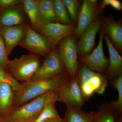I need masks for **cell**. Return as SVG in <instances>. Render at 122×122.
I'll list each match as a JSON object with an SVG mask.
<instances>
[{"label":"cell","mask_w":122,"mask_h":122,"mask_svg":"<svg viewBox=\"0 0 122 122\" xmlns=\"http://www.w3.org/2000/svg\"><path fill=\"white\" fill-rule=\"evenodd\" d=\"M54 100L56 101L55 92L45 94L23 105L13 107L2 122H34L45 106Z\"/></svg>","instance_id":"2"},{"label":"cell","mask_w":122,"mask_h":122,"mask_svg":"<svg viewBox=\"0 0 122 122\" xmlns=\"http://www.w3.org/2000/svg\"><path fill=\"white\" fill-rule=\"evenodd\" d=\"M111 5L113 8L117 10L118 11H121L122 9V3L118 0H112Z\"/></svg>","instance_id":"29"},{"label":"cell","mask_w":122,"mask_h":122,"mask_svg":"<svg viewBox=\"0 0 122 122\" xmlns=\"http://www.w3.org/2000/svg\"><path fill=\"white\" fill-rule=\"evenodd\" d=\"M117 113L111 103H104L96 111L93 122H115Z\"/></svg>","instance_id":"21"},{"label":"cell","mask_w":122,"mask_h":122,"mask_svg":"<svg viewBox=\"0 0 122 122\" xmlns=\"http://www.w3.org/2000/svg\"><path fill=\"white\" fill-rule=\"evenodd\" d=\"M56 102V100H54L45 106L34 122H40L49 119L61 118L56 109L55 106Z\"/></svg>","instance_id":"23"},{"label":"cell","mask_w":122,"mask_h":122,"mask_svg":"<svg viewBox=\"0 0 122 122\" xmlns=\"http://www.w3.org/2000/svg\"><path fill=\"white\" fill-rule=\"evenodd\" d=\"M8 56L4 41L0 31V66L7 72Z\"/></svg>","instance_id":"27"},{"label":"cell","mask_w":122,"mask_h":122,"mask_svg":"<svg viewBox=\"0 0 122 122\" xmlns=\"http://www.w3.org/2000/svg\"><path fill=\"white\" fill-rule=\"evenodd\" d=\"M25 13L29 18L31 27L36 31L41 26L38 8V0H21Z\"/></svg>","instance_id":"20"},{"label":"cell","mask_w":122,"mask_h":122,"mask_svg":"<svg viewBox=\"0 0 122 122\" xmlns=\"http://www.w3.org/2000/svg\"><path fill=\"white\" fill-rule=\"evenodd\" d=\"M111 83L117 90L118 98L117 100L111 104L117 113H121L122 110V75L114 79Z\"/></svg>","instance_id":"24"},{"label":"cell","mask_w":122,"mask_h":122,"mask_svg":"<svg viewBox=\"0 0 122 122\" xmlns=\"http://www.w3.org/2000/svg\"><path fill=\"white\" fill-rule=\"evenodd\" d=\"M112 0H104L102 2L101 5L102 9H104L105 7L109 5H110Z\"/></svg>","instance_id":"30"},{"label":"cell","mask_w":122,"mask_h":122,"mask_svg":"<svg viewBox=\"0 0 122 122\" xmlns=\"http://www.w3.org/2000/svg\"><path fill=\"white\" fill-rule=\"evenodd\" d=\"M21 0H0V8H3L18 4Z\"/></svg>","instance_id":"28"},{"label":"cell","mask_w":122,"mask_h":122,"mask_svg":"<svg viewBox=\"0 0 122 122\" xmlns=\"http://www.w3.org/2000/svg\"><path fill=\"white\" fill-rule=\"evenodd\" d=\"M97 0L83 1L79 16L78 23L75 29V36L79 37L88 26L95 20L98 13Z\"/></svg>","instance_id":"12"},{"label":"cell","mask_w":122,"mask_h":122,"mask_svg":"<svg viewBox=\"0 0 122 122\" xmlns=\"http://www.w3.org/2000/svg\"><path fill=\"white\" fill-rule=\"evenodd\" d=\"M45 122V121H42V122Z\"/></svg>","instance_id":"34"},{"label":"cell","mask_w":122,"mask_h":122,"mask_svg":"<svg viewBox=\"0 0 122 122\" xmlns=\"http://www.w3.org/2000/svg\"><path fill=\"white\" fill-rule=\"evenodd\" d=\"M67 72L57 51L54 50L45 56L31 81L52 78Z\"/></svg>","instance_id":"7"},{"label":"cell","mask_w":122,"mask_h":122,"mask_svg":"<svg viewBox=\"0 0 122 122\" xmlns=\"http://www.w3.org/2000/svg\"><path fill=\"white\" fill-rule=\"evenodd\" d=\"M103 38L107 46L110 56L109 66L107 70V74L109 78L115 79L122 74V58L105 33Z\"/></svg>","instance_id":"15"},{"label":"cell","mask_w":122,"mask_h":122,"mask_svg":"<svg viewBox=\"0 0 122 122\" xmlns=\"http://www.w3.org/2000/svg\"><path fill=\"white\" fill-rule=\"evenodd\" d=\"M14 99V92L11 86L0 83V115L2 121L13 107Z\"/></svg>","instance_id":"16"},{"label":"cell","mask_w":122,"mask_h":122,"mask_svg":"<svg viewBox=\"0 0 122 122\" xmlns=\"http://www.w3.org/2000/svg\"><path fill=\"white\" fill-rule=\"evenodd\" d=\"M69 15L73 21L76 20L78 11L79 2L76 0H62Z\"/></svg>","instance_id":"26"},{"label":"cell","mask_w":122,"mask_h":122,"mask_svg":"<svg viewBox=\"0 0 122 122\" xmlns=\"http://www.w3.org/2000/svg\"><path fill=\"white\" fill-rule=\"evenodd\" d=\"M102 25L101 21L95 19L90 24L80 37L78 46V54L80 57L90 54L93 49L95 37L98 32Z\"/></svg>","instance_id":"13"},{"label":"cell","mask_w":122,"mask_h":122,"mask_svg":"<svg viewBox=\"0 0 122 122\" xmlns=\"http://www.w3.org/2000/svg\"><path fill=\"white\" fill-rule=\"evenodd\" d=\"M27 18L21 3L0 8V28L26 24Z\"/></svg>","instance_id":"11"},{"label":"cell","mask_w":122,"mask_h":122,"mask_svg":"<svg viewBox=\"0 0 122 122\" xmlns=\"http://www.w3.org/2000/svg\"><path fill=\"white\" fill-rule=\"evenodd\" d=\"M38 8L41 25L44 23H58L53 0H38Z\"/></svg>","instance_id":"19"},{"label":"cell","mask_w":122,"mask_h":122,"mask_svg":"<svg viewBox=\"0 0 122 122\" xmlns=\"http://www.w3.org/2000/svg\"><path fill=\"white\" fill-rule=\"evenodd\" d=\"M41 57L32 54L24 55L9 60L7 72L21 83L31 81L41 63Z\"/></svg>","instance_id":"3"},{"label":"cell","mask_w":122,"mask_h":122,"mask_svg":"<svg viewBox=\"0 0 122 122\" xmlns=\"http://www.w3.org/2000/svg\"><path fill=\"white\" fill-rule=\"evenodd\" d=\"M105 33L117 49L122 48V25L120 21L107 19L103 22Z\"/></svg>","instance_id":"17"},{"label":"cell","mask_w":122,"mask_h":122,"mask_svg":"<svg viewBox=\"0 0 122 122\" xmlns=\"http://www.w3.org/2000/svg\"><path fill=\"white\" fill-rule=\"evenodd\" d=\"M76 76L85 100H88L94 93H103L107 86L104 75L92 70L84 65L78 71Z\"/></svg>","instance_id":"4"},{"label":"cell","mask_w":122,"mask_h":122,"mask_svg":"<svg viewBox=\"0 0 122 122\" xmlns=\"http://www.w3.org/2000/svg\"><path fill=\"white\" fill-rule=\"evenodd\" d=\"M59 44L57 51L59 57L71 78H73L78 71L77 48L75 38L71 35L68 36Z\"/></svg>","instance_id":"6"},{"label":"cell","mask_w":122,"mask_h":122,"mask_svg":"<svg viewBox=\"0 0 122 122\" xmlns=\"http://www.w3.org/2000/svg\"><path fill=\"white\" fill-rule=\"evenodd\" d=\"M45 122H63L62 119H49L45 120Z\"/></svg>","instance_id":"31"},{"label":"cell","mask_w":122,"mask_h":122,"mask_svg":"<svg viewBox=\"0 0 122 122\" xmlns=\"http://www.w3.org/2000/svg\"><path fill=\"white\" fill-rule=\"evenodd\" d=\"M71 79L67 72L52 78L30 81L21 83L17 91L14 92L13 107L19 106L49 92H56Z\"/></svg>","instance_id":"1"},{"label":"cell","mask_w":122,"mask_h":122,"mask_svg":"<svg viewBox=\"0 0 122 122\" xmlns=\"http://www.w3.org/2000/svg\"><path fill=\"white\" fill-rule=\"evenodd\" d=\"M75 29L72 24L46 23L42 24L37 32L46 38L55 47L62 39L72 35Z\"/></svg>","instance_id":"9"},{"label":"cell","mask_w":122,"mask_h":122,"mask_svg":"<svg viewBox=\"0 0 122 122\" xmlns=\"http://www.w3.org/2000/svg\"><path fill=\"white\" fill-rule=\"evenodd\" d=\"M104 31L102 29L97 48L93 52L79 59L83 65L97 73H102L107 71L109 66V60L105 57L103 46V38Z\"/></svg>","instance_id":"10"},{"label":"cell","mask_w":122,"mask_h":122,"mask_svg":"<svg viewBox=\"0 0 122 122\" xmlns=\"http://www.w3.org/2000/svg\"><path fill=\"white\" fill-rule=\"evenodd\" d=\"M55 94L57 102L62 103L66 107L81 109L85 102L76 76L63 85Z\"/></svg>","instance_id":"8"},{"label":"cell","mask_w":122,"mask_h":122,"mask_svg":"<svg viewBox=\"0 0 122 122\" xmlns=\"http://www.w3.org/2000/svg\"><path fill=\"white\" fill-rule=\"evenodd\" d=\"M2 122V119L0 115V122Z\"/></svg>","instance_id":"33"},{"label":"cell","mask_w":122,"mask_h":122,"mask_svg":"<svg viewBox=\"0 0 122 122\" xmlns=\"http://www.w3.org/2000/svg\"><path fill=\"white\" fill-rule=\"evenodd\" d=\"M96 111L86 112L81 108L66 107L63 122H93Z\"/></svg>","instance_id":"18"},{"label":"cell","mask_w":122,"mask_h":122,"mask_svg":"<svg viewBox=\"0 0 122 122\" xmlns=\"http://www.w3.org/2000/svg\"><path fill=\"white\" fill-rule=\"evenodd\" d=\"M19 46L28 50L31 54L40 57L49 54L54 48L46 38L34 30L28 23L25 37Z\"/></svg>","instance_id":"5"},{"label":"cell","mask_w":122,"mask_h":122,"mask_svg":"<svg viewBox=\"0 0 122 122\" xmlns=\"http://www.w3.org/2000/svg\"><path fill=\"white\" fill-rule=\"evenodd\" d=\"M26 24L0 28L8 55L14 48L19 45L24 39L26 33Z\"/></svg>","instance_id":"14"},{"label":"cell","mask_w":122,"mask_h":122,"mask_svg":"<svg viewBox=\"0 0 122 122\" xmlns=\"http://www.w3.org/2000/svg\"><path fill=\"white\" fill-rule=\"evenodd\" d=\"M117 122H122V118H120L118 120H117Z\"/></svg>","instance_id":"32"},{"label":"cell","mask_w":122,"mask_h":122,"mask_svg":"<svg viewBox=\"0 0 122 122\" xmlns=\"http://www.w3.org/2000/svg\"><path fill=\"white\" fill-rule=\"evenodd\" d=\"M53 2L58 23L63 25L71 24V20L69 14L62 0H54Z\"/></svg>","instance_id":"22"},{"label":"cell","mask_w":122,"mask_h":122,"mask_svg":"<svg viewBox=\"0 0 122 122\" xmlns=\"http://www.w3.org/2000/svg\"><path fill=\"white\" fill-rule=\"evenodd\" d=\"M2 82L7 83L10 85L14 92L17 91L21 86V83L17 81L0 66V83Z\"/></svg>","instance_id":"25"}]
</instances>
